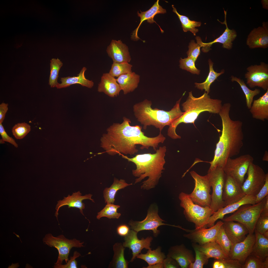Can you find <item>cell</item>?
Wrapping results in <instances>:
<instances>
[{
	"mask_svg": "<svg viewBox=\"0 0 268 268\" xmlns=\"http://www.w3.org/2000/svg\"><path fill=\"white\" fill-rule=\"evenodd\" d=\"M255 196L246 195L239 201L219 209L214 212L210 217L207 222V227L210 228L214 226L215 222L218 220H222L225 215L234 213L243 205L246 204H255Z\"/></svg>",
	"mask_w": 268,
	"mask_h": 268,
	"instance_id": "19",
	"label": "cell"
},
{
	"mask_svg": "<svg viewBox=\"0 0 268 268\" xmlns=\"http://www.w3.org/2000/svg\"><path fill=\"white\" fill-rule=\"evenodd\" d=\"M222 105V100L211 98L205 92L197 98L193 96L192 91L189 92L186 100L182 104L184 113L169 126L168 135L173 139L181 138V136L176 132V128L179 124L182 123L194 124L199 115L203 112L219 114Z\"/></svg>",
	"mask_w": 268,
	"mask_h": 268,
	"instance_id": "3",
	"label": "cell"
},
{
	"mask_svg": "<svg viewBox=\"0 0 268 268\" xmlns=\"http://www.w3.org/2000/svg\"><path fill=\"white\" fill-rule=\"evenodd\" d=\"M194 180L195 187L192 192L189 194L193 202L202 207H210L211 195L210 194L211 186L207 174L201 176L194 171L190 172Z\"/></svg>",
	"mask_w": 268,
	"mask_h": 268,
	"instance_id": "11",
	"label": "cell"
},
{
	"mask_svg": "<svg viewBox=\"0 0 268 268\" xmlns=\"http://www.w3.org/2000/svg\"><path fill=\"white\" fill-rule=\"evenodd\" d=\"M121 123H114L110 127L125 144L129 154L131 155L138 152V150L136 148L137 145H141L140 148L141 149H148L152 147L156 151L159 144L163 143L166 139L160 132L156 137H148L142 131V127L138 125L131 126V122L129 119L124 117Z\"/></svg>",
	"mask_w": 268,
	"mask_h": 268,
	"instance_id": "4",
	"label": "cell"
},
{
	"mask_svg": "<svg viewBox=\"0 0 268 268\" xmlns=\"http://www.w3.org/2000/svg\"><path fill=\"white\" fill-rule=\"evenodd\" d=\"M245 75L246 83L250 88L258 87L264 90L268 89V65L263 62L259 65L248 67Z\"/></svg>",
	"mask_w": 268,
	"mask_h": 268,
	"instance_id": "14",
	"label": "cell"
},
{
	"mask_svg": "<svg viewBox=\"0 0 268 268\" xmlns=\"http://www.w3.org/2000/svg\"><path fill=\"white\" fill-rule=\"evenodd\" d=\"M87 69L84 67L81 69L77 76L62 77L61 78V83H58L56 87L57 89L65 88L75 84H79L83 87L91 88L94 85V82L92 80H90L86 78L85 73Z\"/></svg>",
	"mask_w": 268,
	"mask_h": 268,
	"instance_id": "29",
	"label": "cell"
},
{
	"mask_svg": "<svg viewBox=\"0 0 268 268\" xmlns=\"http://www.w3.org/2000/svg\"><path fill=\"white\" fill-rule=\"evenodd\" d=\"M245 195L241 186L232 177L226 175L222 195L225 206L239 201Z\"/></svg>",
	"mask_w": 268,
	"mask_h": 268,
	"instance_id": "17",
	"label": "cell"
},
{
	"mask_svg": "<svg viewBox=\"0 0 268 268\" xmlns=\"http://www.w3.org/2000/svg\"><path fill=\"white\" fill-rule=\"evenodd\" d=\"M42 240L44 244L51 247L56 248L58 252L57 260L53 267L63 264L65 260L66 263L69 260L68 256L70 250L73 247L81 248L84 247V242L76 238L69 239L63 234L56 237L51 233L46 234Z\"/></svg>",
	"mask_w": 268,
	"mask_h": 268,
	"instance_id": "8",
	"label": "cell"
},
{
	"mask_svg": "<svg viewBox=\"0 0 268 268\" xmlns=\"http://www.w3.org/2000/svg\"><path fill=\"white\" fill-rule=\"evenodd\" d=\"M181 98L176 101L173 107L169 111L152 108L151 101L145 99L134 105V115L137 121L143 125L144 129L146 130L148 126L152 125L159 129L161 132L165 126H169L184 113L180 108Z\"/></svg>",
	"mask_w": 268,
	"mask_h": 268,
	"instance_id": "5",
	"label": "cell"
},
{
	"mask_svg": "<svg viewBox=\"0 0 268 268\" xmlns=\"http://www.w3.org/2000/svg\"><path fill=\"white\" fill-rule=\"evenodd\" d=\"M159 0H158L148 10L142 12L140 10L141 13H139L138 11L137 14L138 17L140 18V22L137 27L133 31L131 35V39L134 41H137L140 38L137 35V32L138 29L142 23L145 20L150 23H153L155 22L159 27L161 32L163 33L164 31L160 27L154 20V16L158 14H164L166 13V9H164L159 4Z\"/></svg>",
	"mask_w": 268,
	"mask_h": 268,
	"instance_id": "26",
	"label": "cell"
},
{
	"mask_svg": "<svg viewBox=\"0 0 268 268\" xmlns=\"http://www.w3.org/2000/svg\"><path fill=\"white\" fill-rule=\"evenodd\" d=\"M224 21L222 22L217 20L221 24H224L226 26V28L223 33L219 37L216 38L213 41L207 43H204L202 41L201 42V47H202V51L204 52H206L210 49V47L214 43H219L222 44V47L224 48L230 50L233 47V42L236 38L237 33L235 30L234 29H230L229 28L226 20L227 11L224 9Z\"/></svg>",
	"mask_w": 268,
	"mask_h": 268,
	"instance_id": "21",
	"label": "cell"
},
{
	"mask_svg": "<svg viewBox=\"0 0 268 268\" xmlns=\"http://www.w3.org/2000/svg\"><path fill=\"white\" fill-rule=\"evenodd\" d=\"M81 256V254L77 251H75L73 253V256L70 257L66 264H63L55 266V268H77V262L76 260V258Z\"/></svg>",
	"mask_w": 268,
	"mask_h": 268,
	"instance_id": "50",
	"label": "cell"
},
{
	"mask_svg": "<svg viewBox=\"0 0 268 268\" xmlns=\"http://www.w3.org/2000/svg\"><path fill=\"white\" fill-rule=\"evenodd\" d=\"M263 160L264 161H268V153L267 151H265V154L263 158Z\"/></svg>",
	"mask_w": 268,
	"mask_h": 268,
	"instance_id": "59",
	"label": "cell"
},
{
	"mask_svg": "<svg viewBox=\"0 0 268 268\" xmlns=\"http://www.w3.org/2000/svg\"><path fill=\"white\" fill-rule=\"evenodd\" d=\"M266 200L265 197L257 203L243 205L231 215L224 218L223 221L239 222L247 228L248 234H253L256 223L262 210Z\"/></svg>",
	"mask_w": 268,
	"mask_h": 268,
	"instance_id": "7",
	"label": "cell"
},
{
	"mask_svg": "<svg viewBox=\"0 0 268 268\" xmlns=\"http://www.w3.org/2000/svg\"><path fill=\"white\" fill-rule=\"evenodd\" d=\"M130 231L129 227L125 224L119 226L117 229V232L118 234L121 236H125L129 233Z\"/></svg>",
	"mask_w": 268,
	"mask_h": 268,
	"instance_id": "54",
	"label": "cell"
},
{
	"mask_svg": "<svg viewBox=\"0 0 268 268\" xmlns=\"http://www.w3.org/2000/svg\"><path fill=\"white\" fill-rule=\"evenodd\" d=\"M172 6L173 8V11L178 16L181 23L183 31L186 32L190 31L192 32L194 35H195L196 33L199 31L198 29L196 27L200 26L201 24V22H200L191 20L188 17L180 14L177 12L174 5H172Z\"/></svg>",
	"mask_w": 268,
	"mask_h": 268,
	"instance_id": "38",
	"label": "cell"
},
{
	"mask_svg": "<svg viewBox=\"0 0 268 268\" xmlns=\"http://www.w3.org/2000/svg\"><path fill=\"white\" fill-rule=\"evenodd\" d=\"M242 264L238 261L229 258L221 259H215L213 268H242Z\"/></svg>",
	"mask_w": 268,
	"mask_h": 268,
	"instance_id": "44",
	"label": "cell"
},
{
	"mask_svg": "<svg viewBox=\"0 0 268 268\" xmlns=\"http://www.w3.org/2000/svg\"><path fill=\"white\" fill-rule=\"evenodd\" d=\"M164 268H178L180 267L177 262L174 259L167 256L163 260Z\"/></svg>",
	"mask_w": 268,
	"mask_h": 268,
	"instance_id": "53",
	"label": "cell"
},
{
	"mask_svg": "<svg viewBox=\"0 0 268 268\" xmlns=\"http://www.w3.org/2000/svg\"><path fill=\"white\" fill-rule=\"evenodd\" d=\"M261 2L263 8L268 10V0H262Z\"/></svg>",
	"mask_w": 268,
	"mask_h": 268,
	"instance_id": "58",
	"label": "cell"
},
{
	"mask_svg": "<svg viewBox=\"0 0 268 268\" xmlns=\"http://www.w3.org/2000/svg\"><path fill=\"white\" fill-rule=\"evenodd\" d=\"M114 63H129L131 58L128 46L121 40H112L106 49Z\"/></svg>",
	"mask_w": 268,
	"mask_h": 268,
	"instance_id": "22",
	"label": "cell"
},
{
	"mask_svg": "<svg viewBox=\"0 0 268 268\" xmlns=\"http://www.w3.org/2000/svg\"><path fill=\"white\" fill-rule=\"evenodd\" d=\"M81 195V193L79 191L73 193L71 196L68 195L67 197H64L62 200L58 201L55 208L56 211L55 216L58 221V216L59 210L60 207L65 205H68V208H75L79 209L80 213L84 216L83 212V210L85 208V204L82 202V201L84 200L88 199L93 202H95L93 199L91 198L92 195L89 194L83 196Z\"/></svg>",
	"mask_w": 268,
	"mask_h": 268,
	"instance_id": "24",
	"label": "cell"
},
{
	"mask_svg": "<svg viewBox=\"0 0 268 268\" xmlns=\"http://www.w3.org/2000/svg\"><path fill=\"white\" fill-rule=\"evenodd\" d=\"M132 184V183H127L124 179H121L119 180L114 178L113 182L111 186L109 188H105L103 190V197L105 202L113 203L115 201L116 194L118 191Z\"/></svg>",
	"mask_w": 268,
	"mask_h": 268,
	"instance_id": "34",
	"label": "cell"
},
{
	"mask_svg": "<svg viewBox=\"0 0 268 268\" xmlns=\"http://www.w3.org/2000/svg\"><path fill=\"white\" fill-rule=\"evenodd\" d=\"M255 240V234H248L243 241L232 246L230 258L237 260L243 264L251 254Z\"/></svg>",
	"mask_w": 268,
	"mask_h": 268,
	"instance_id": "16",
	"label": "cell"
},
{
	"mask_svg": "<svg viewBox=\"0 0 268 268\" xmlns=\"http://www.w3.org/2000/svg\"><path fill=\"white\" fill-rule=\"evenodd\" d=\"M207 175L212 190L210 207L214 212L225 206L222 195L226 174L223 168L217 167L208 170Z\"/></svg>",
	"mask_w": 268,
	"mask_h": 268,
	"instance_id": "9",
	"label": "cell"
},
{
	"mask_svg": "<svg viewBox=\"0 0 268 268\" xmlns=\"http://www.w3.org/2000/svg\"><path fill=\"white\" fill-rule=\"evenodd\" d=\"M167 256L175 260L182 268H188L195 259L192 251L187 248L183 244L171 247Z\"/></svg>",
	"mask_w": 268,
	"mask_h": 268,
	"instance_id": "25",
	"label": "cell"
},
{
	"mask_svg": "<svg viewBox=\"0 0 268 268\" xmlns=\"http://www.w3.org/2000/svg\"><path fill=\"white\" fill-rule=\"evenodd\" d=\"M254 159L249 154L241 155L234 159L229 158L223 169L227 175L232 177L241 186L249 166L253 163Z\"/></svg>",
	"mask_w": 268,
	"mask_h": 268,
	"instance_id": "12",
	"label": "cell"
},
{
	"mask_svg": "<svg viewBox=\"0 0 268 268\" xmlns=\"http://www.w3.org/2000/svg\"><path fill=\"white\" fill-rule=\"evenodd\" d=\"M223 222V228L232 246L243 241L249 233L247 228L239 222H235L232 221Z\"/></svg>",
	"mask_w": 268,
	"mask_h": 268,
	"instance_id": "23",
	"label": "cell"
},
{
	"mask_svg": "<svg viewBox=\"0 0 268 268\" xmlns=\"http://www.w3.org/2000/svg\"><path fill=\"white\" fill-rule=\"evenodd\" d=\"M124 95L133 91L138 87L140 76L134 72L121 75L116 79Z\"/></svg>",
	"mask_w": 268,
	"mask_h": 268,
	"instance_id": "31",
	"label": "cell"
},
{
	"mask_svg": "<svg viewBox=\"0 0 268 268\" xmlns=\"http://www.w3.org/2000/svg\"><path fill=\"white\" fill-rule=\"evenodd\" d=\"M268 257L264 261L251 254L242 264V268H268Z\"/></svg>",
	"mask_w": 268,
	"mask_h": 268,
	"instance_id": "43",
	"label": "cell"
},
{
	"mask_svg": "<svg viewBox=\"0 0 268 268\" xmlns=\"http://www.w3.org/2000/svg\"><path fill=\"white\" fill-rule=\"evenodd\" d=\"M263 22L262 26L253 29L248 36L246 43L251 49L268 47V25Z\"/></svg>",
	"mask_w": 268,
	"mask_h": 268,
	"instance_id": "20",
	"label": "cell"
},
{
	"mask_svg": "<svg viewBox=\"0 0 268 268\" xmlns=\"http://www.w3.org/2000/svg\"><path fill=\"white\" fill-rule=\"evenodd\" d=\"M8 104L2 102L0 104V123H2L4 119L6 114L8 110Z\"/></svg>",
	"mask_w": 268,
	"mask_h": 268,
	"instance_id": "55",
	"label": "cell"
},
{
	"mask_svg": "<svg viewBox=\"0 0 268 268\" xmlns=\"http://www.w3.org/2000/svg\"><path fill=\"white\" fill-rule=\"evenodd\" d=\"M63 64L58 58H53L50 60V73L49 84L51 88L56 87L58 83L57 79L60 70Z\"/></svg>",
	"mask_w": 268,
	"mask_h": 268,
	"instance_id": "39",
	"label": "cell"
},
{
	"mask_svg": "<svg viewBox=\"0 0 268 268\" xmlns=\"http://www.w3.org/2000/svg\"><path fill=\"white\" fill-rule=\"evenodd\" d=\"M196 38L197 43L194 40H191L189 43V50L187 52L188 57L192 59L195 62L200 54V48L201 47L200 37L197 36Z\"/></svg>",
	"mask_w": 268,
	"mask_h": 268,
	"instance_id": "47",
	"label": "cell"
},
{
	"mask_svg": "<svg viewBox=\"0 0 268 268\" xmlns=\"http://www.w3.org/2000/svg\"><path fill=\"white\" fill-rule=\"evenodd\" d=\"M231 107L230 103H224L219 113L222 122V134L216 144L213 158L209 162V170L217 167L223 168L228 159L238 155L243 145V123L231 118Z\"/></svg>",
	"mask_w": 268,
	"mask_h": 268,
	"instance_id": "1",
	"label": "cell"
},
{
	"mask_svg": "<svg viewBox=\"0 0 268 268\" xmlns=\"http://www.w3.org/2000/svg\"><path fill=\"white\" fill-rule=\"evenodd\" d=\"M180 68L185 70L194 74L199 75L200 70L196 67L195 62L191 58L189 57L183 59L181 58L179 60Z\"/></svg>",
	"mask_w": 268,
	"mask_h": 268,
	"instance_id": "49",
	"label": "cell"
},
{
	"mask_svg": "<svg viewBox=\"0 0 268 268\" xmlns=\"http://www.w3.org/2000/svg\"><path fill=\"white\" fill-rule=\"evenodd\" d=\"M31 130L30 126L26 123L23 122L15 124L12 129V132L16 139H21L24 138Z\"/></svg>",
	"mask_w": 268,
	"mask_h": 268,
	"instance_id": "45",
	"label": "cell"
},
{
	"mask_svg": "<svg viewBox=\"0 0 268 268\" xmlns=\"http://www.w3.org/2000/svg\"><path fill=\"white\" fill-rule=\"evenodd\" d=\"M215 241L229 257L232 244L224 231L222 225L218 232Z\"/></svg>",
	"mask_w": 268,
	"mask_h": 268,
	"instance_id": "42",
	"label": "cell"
},
{
	"mask_svg": "<svg viewBox=\"0 0 268 268\" xmlns=\"http://www.w3.org/2000/svg\"><path fill=\"white\" fill-rule=\"evenodd\" d=\"M247 176L241 187L246 195L255 196L265 182L266 174L259 166L253 163L249 166Z\"/></svg>",
	"mask_w": 268,
	"mask_h": 268,
	"instance_id": "13",
	"label": "cell"
},
{
	"mask_svg": "<svg viewBox=\"0 0 268 268\" xmlns=\"http://www.w3.org/2000/svg\"><path fill=\"white\" fill-rule=\"evenodd\" d=\"M132 65L127 62L114 63L112 65L108 73L115 77L132 72Z\"/></svg>",
	"mask_w": 268,
	"mask_h": 268,
	"instance_id": "41",
	"label": "cell"
},
{
	"mask_svg": "<svg viewBox=\"0 0 268 268\" xmlns=\"http://www.w3.org/2000/svg\"><path fill=\"white\" fill-rule=\"evenodd\" d=\"M124 247L121 243L117 242L113 246L114 254L109 267L115 268H127L129 262L125 259L124 255Z\"/></svg>",
	"mask_w": 268,
	"mask_h": 268,
	"instance_id": "33",
	"label": "cell"
},
{
	"mask_svg": "<svg viewBox=\"0 0 268 268\" xmlns=\"http://www.w3.org/2000/svg\"><path fill=\"white\" fill-rule=\"evenodd\" d=\"M121 90L120 87L115 77L108 73H103L98 85V91L103 92L112 98L118 96Z\"/></svg>",
	"mask_w": 268,
	"mask_h": 268,
	"instance_id": "27",
	"label": "cell"
},
{
	"mask_svg": "<svg viewBox=\"0 0 268 268\" xmlns=\"http://www.w3.org/2000/svg\"><path fill=\"white\" fill-rule=\"evenodd\" d=\"M231 78L232 81L236 82L240 86L245 96L246 106L249 109L253 101L254 97L260 93V90L258 89H255L253 90H250L246 86L243 80L235 76L232 75Z\"/></svg>",
	"mask_w": 268,
	"mask_h": 268,
	"instance_id": "37",
	"label": "cell"
},
{
	"mask_svg": "<svg viewBox=\"0 0 268 268\" xmlns=\"http://www.w3.org/2000/svg\"><path fill=\"white\" fill-rule=\"evenodd\" d=\"M254 231L268 238V216L260 215L256 223Z\"/></svg>",
	"mask_w": 268,
	"mask_h": 268,
	"instance_id": "48",
	"label": "cell"
},
{
	"mask_svg": "<svg viewBox=\"0 0 268 268\" xmlns=\"http://www.w3.org/2000/svg\"><path fill=\"white\" fill-rule=\"evenodd\" d=\"M137 232L133 230H130L128 234L124 236V242L122 245L125 247H128L132 252V257L130 261L133 262L137 256L141 253L144 248L150 250L151 243L153 240L151 236L148 237L145 239L142 238L140 240L137 237Z\"/></svg>",
	"mask_w": 268,
	"mask_h": 268,
	"instance_id": "18",
	"label": "cell"
},
{
	"mask_svg": "<svg viewBox=\"0 0 268 268\" xmlns=\"http://www.w3.org/2000/svg\"><path fill=\"white\" fill-rule=\"evenodd\" d=\"M144 268H164V265L163 263H157L154 265L149 266H148L146 267H144Z\"/></svg>",
	"mask_w": 268,
	"mask_h": 268,
	"instance_id": "57",
	"label": "cell"
},
{
	"mask_svg": "<svg viewBox=\"0 0 268 268\" xmlns=\"http://www.w3.org/2000/svg\"><path fill=\"white\" fill-rule=\"evenodd\" d=\"M256 237L251 254L264 261L268 257V238L255 231Z\"/></svg>",
	"mask_w": 268,
	"mask_h": 268,
	"instance_id": "32",
	"label": "cell"
},
{
	"mask_svg": "<svg viewBox=\"0 0 268 268\" xmlns=\"http://www.w3.org/2000/svg\"><path fill=\"white\" fill-rule=\"evenodd\" d=\"M158 212L157 205L155 203L152 204L149 206L146 216L144 220L140 221L131 220L129 222L128 224L132 230L137 233L142 230H151L153 231L154 236L156 237L160 233V231L158 230V228L162 225L170 226L184 230V228L180 226L163 223V222L165 221L160 218L158 214Z\"/></svg>",
	"mask_w": 268,
	"mask_h": 268,
	"instance_id": "10",
	"label": "cell"
},
{
	"mask_svg": "<svg viewBox=\"0 0 268 268\" xmlns=\"http://www.w3.org/2000/svg\"><path fill=\"white\" fill-rule=\"evenodd\" d=\"M223 224V221H220L209 228L204 227L198 229L190 230L188 232V233L184 234L183 236L194 243H198L200 245L214 241Z\"/></svg>",
	"mask_w": 268,
	"mask_h": 268,
	"instance_id": "15",
	"label": "cell"
},
{
	"mask_svg": "<svg viewBox=\"0 0 268 268\" xmlns=\"http://www.w3.org/2000/svg\"><path fill=\"white\" fill-rule=\"evenodd\" d=\"M268 195V173L266 174L265 182L258 193L255 196V204L261 202Z\"/></svg>",
	"mask_w": 268,
	"mask_h": 268,
	"instance_id": "51",
	"label": "cell"
},
{
	"mask_svg": "<svg viewBox=\"0 0 268 268\" xmlns=\"http://www.w3.org/2000/svg\"><path fill=\"white\" fill-rule=\"evenodd\" d=\"M166 151V147L164 146L160 147L155 153L138 154L132 158L121 155L123 158L136 165V169L132 171L133 175L138 177L135 180V184L148 177L142 182L141 189L149 190L155 188L158 184L163 171L165 169L164 167L166 163L165 157Z\"/></svg>",
	"mask_w": 268,
	"mask_h": 268,
	"instance_id": "2",
	"label": "cell"
},
{
	"mask_svg": "<svg viewBox=\"0 0 268 268\" xmlns=\"http://www.w3.org/2000/svg\"><path fill=\"white\" fill-rule=\"evenodd\" d=\"M193 247L195 253V260L190 264L188 268H202L207 264L209 258L203 252L195 247Z\"/></svg>",
	"mask_w": 268,
	"mask_h": 268,
	"instance_id": "46",
	"label": "cell"
},
{
	"mask_svg": "<svg viewBox=\"0 0 268 268\" xmlns=\"http://www.w3.org/2000/svg\"><path fill=\"white\" fill-rule=\"evenodd\" d=\"M209 67V71L208 76L205 81L201 83H195V87L202 91L204 90L208 94L210 91V86L217 78L220 75L223 74L225 72L224 69L222 70L219 73L215 71L213 67V63L211 60L209 59L208 60Z\"/></svg>",
	"mask_w": 268,
	"mask_h": 268,
	"instance_id": "36",
	"label": "cell"
},
{
	"mask_svg": "<svg viewBox=\"0 0 268 268\" xmlns=\"http://www.w3.org/2000/svg\"><path fill=\"white\" fill-rule=\"evenodd\" d=\"M136 258L144 260L148 263V266H150L163 263L166 257L164 253L161 252V247L159 246L153 250H148L146 254L141 253Z\"/></svg>",
	"mask_w": 268,
	"mask_h": 268,
	"instance_id": "35",
	"label": "cell"
},
{
	"mask_svg": "<svg viewBox=\"0 0 268 268\" xmlns=\"http://www.w3.org/2000/svg\"><path fill=\"white\" fill-rule=\"evenodd\" d=\"M266 200L261 215L268 216V195L266 197Z\"/></svg>",
	"mask_w": 268,
	"mask_h": 268,
	"instance_id": "56",
	"label": "cell"
},
{
	"mask_svg": "<svg viewBox=\"0 0 268 268\" xmlns=\"http://www.w3.org/2000/svg\"><path fill=\"white\" fill-rule=\"evenodd\" d=\"M120 206L113 203H107L105 207L98 213L97 218L100 220L102 217H105L109 219H118L121 214L117 212L118 209Z\"/></svg>",
	"mask_w": 268,
	"mask_h": 268,
	"instance_id": "40",
	"label": "cell"
},
{
	"mask_svg": "<svg viewBox=\"0 0 268 268\" xmlns=\"http://www.w3.org/2000/svg\"><path fill=\"white\" fill-rule=\"evenodd\" d=\"M250 111L252 117L264 121L268 119V89L266 93L253 101Z\"/></svg>",
	"mask_w": 268,
	"mask_h": 268,
	"instance_id": "28",
	"label": "cell"
},
{
	"mask_svg": "<svg viewBox=\"0 0 268 268\" xmlns=\"http://www.w3.org/2000/svg\"><path fill=\"white\" fill-rule=\"evenodd\" d=\"M194 247L204 253L209 258L221 259L229 258L220 246L215 241L208 242L202 245L193 243Z\"/></svg>",
	"mask_w": 268,
	"mask_h": 268,
	"instance_id": "30",
	"label": "cell"
},
{
	"mask_svg": "<svg viewBox=\"0 0 268 268\" xmlns=\"http://www.w3.org/2000/svg\"><path fill=\"white\" fill-rule=\"evenodd\" d=\"M179 198L180 206L184 209V214L186 219L194 223L196 229L206 228L210 217L214 212L209 206L202 207L194 203L189 194L181 192Z\"/></svg>",
	"mask_w": 268,
	"mask_h": 268,
	"instance_id": "6",
	"label": "cell"
},
{
	"mask_svg": "<svg viewBox=\"0 0 268 268\" xmlns=\"http://www.w3.org/2000/svg\"><path fill=\"white\" fill-rule=\"evenodd\" d=\"M0 134L2 139H0V144H3L5 142H9L17 148L18 145L15 140L11 137L9 136L6 132L2 123H0Z\"/></svg>",
	"mask_w": 268,
	"mask_h": 268,
	"instance_id": "52",
	"label": "cell"
}]
</instances>
